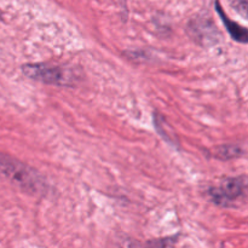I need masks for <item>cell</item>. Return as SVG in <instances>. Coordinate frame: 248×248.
<instances>
[{
	"instance_id": "1",
	"label": "cell",
	"mask_w": 248,
	"mask_h": 248,
	"mask_svg": "<svg viewBox=\"0 0 248 248\" xmlns=\"http://www.w3.org/2000/svg\"><path fill=\"white\" fill-rule=\"evenodd\" d=\"M0 177L7 179L21 190L33 195H38L46 190L44 178L35 170L4 153H0Z\"/></svg>"
},
{
	"instance_id": "2",
	"label": "cell",
	"mask_w": 248,
	"mask_h": 248,
	"mask_svg": "<svg viewBox=\"0 0 248 248\" xmlns=\"http://www.w3.org/2000/svg\"><path fill=\"white\" fill-rule=\"evenodd\" d=\"M24 75L35 81L57 86H67L74 82V73L65 67L47 64H24Z\"/></svg>"
},
{
	"instance_id": "3",
	"label": "cell",
	"mask_w": 248,
	"mask_h": 248,
	"mask_svg": "<svg viewBox=\"0 0 248 248\" xmlns=\"http://www.w3.org/2000/svg\"><path fill=\"white\" fill-rule=\"evenodd\" d=\"M247 184L241 178H230L222 182L210 190V195L216 203L220 206H232L245 198Z\"/></svg>"
},
{
	"instance_id": "4",
	"label": "cell",
	"mask_w": 248,
	"mask_h": 248,
	"mask_svg": "<svg viewBox=\"0 0 248 248\" xmlns=\"http://www.w3.org/2000/svg\"><path fill=\"white\" fill-rule=\"evenodd\" d=\"M217 11L218 14H219L220 18H222L223 23H224L225 28H227V31H229V34L232 35V38L234 39V40L239 41V43H244V44L248 43V29L241 27L239 23H236V22L232 21V19L224 14V11H223L222 7L219 6L218 2H217Z\"/></svg>"
},
{
	"instance_id": "5",
	"label": "cell",
	"mask_w": 248,
	"mask_h": 248,
	"mask_svg": "<svg viewBox=\"0 0 248 248\" xmlns=\"http://www.w3.org/2000/svg\"><path fill=\"white\" fill-rule=\"evenodd\" d=\"M229 2L240 15L248 19V0H229Z\"/></svg>"
},
{
	"instance_id": "6",
	"label": "cell",
	"mask_w": 248,
	"mask_h": 248,
	"mask_svg": "<svg viewBox=\"0 0 248 248\" xmlns=\"http://www.w3.org/2000/svg\"><path fill=\"white\" fill-rule=\"evenodd\" d=\"M1 19H2V17H1V14H0V21H1Z\"/></svg>"
}]
</instances>
